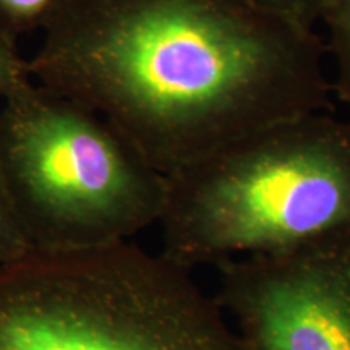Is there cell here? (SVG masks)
Listing matches in <instances>:
<instances>
[{"label": "cell", "mask_w": 350, "mask_h": 350, "mask_svg": "<svg viewBox=\"0 0 350 350\" xmlns=\"http://www.w3.org/2000/svg\"><path fill=\"white\" fill-rule=\"evenodd\" d=\"M314 28L242 0H68L28 60L169 177L256 131L331 111Z\"/></svg>", "instance_id": "obj_1"}, {"label": "cell", "mask_w": 350, "mask_h": 350, "mask_svg": "<svg viewBox=\"0 0 350 350\" xmlns=\"http://www.w3.org/2000/svg\"><path fill=\"white\" fill-rule=\"evenodd\" d=\"M159 226L188 271L350 237V119L305 113L169 175Z\"/></svg>", "instance_id": "obj_2"}, {"label": "cell", "mask_w": 350, "mask_h": 350, "mask_svg": "<svg viewBox=\"0 0 350 350\" xmlns=\"http://www.w3.org/2000/svg\"><path fill=\"white\" fill-rule=\"evenodd\" d=\"M0 350H248L191 271L122 242L0 266Z\"/></svg>", "instance_id": "obj_3"}, {"label": "cell", "mask_w": 350, "mask_h": 350, "mask_svg": "<svg viewBox=\"0 0 350 350\" xmlns=\"http://www.w3.org/2000/svg\"><path fill=\"white\" fill-rule=\"evenodd\" d=\"M0 174L31 252L130 242L167 198V177L111 122L33 78L0 106Z\"/></svg>", "instance_id": "obj_4"}, {"label": "cell", "mask_w": 350, "mask_h": 350, "mask_svg": "<svg viewBox=\"0 0 350 350\" xmlns=\"http://www.w3.org/2000/svg\"><path fill=\"white\" fill-rule=\"evenodd\" d=\"M216 301L248 350H350V237L222 261Z\"/></svg>", "instance_id": "obj_5"}, {"label": "cell", "mask_w": 350, "mask_h": 350, "mask_svg": "<svg viewBox=\"0 0 350 350\" xmlns=\"http://www.w3.org/2000/svg\"><path fill=\"white\" fill-rule=\"evenodd\" d=\"M318 23L325 25L326 49L334 62L332 93L350 107V0H325Z\"/></svg>", "instance_id": "obj_6"}, {"label": "cell", "mask_w": 350, "mask_h": 350, "mask_svg": "<svg viewBox=\"0 0 350 350\" xmlns=\"http://www.w3.org/2000/svg\"><path fill=\"white\" fill-rule=\"evenodd\" d=\"M68 0H0V29L16 39L46 28Z\"/></svg>", "instance_id": "obj_7"}, {"label": "cell", "mask_w": 350, "mask_h": 350, "mask_svg": "<svg viewBox=\"0 0 350 350\" xmlns=\"http://www.w3.org/2000/svg\"><path fill=\"white\" fill-rule=\"evenodd\" d=\"M31 252L8 198L0 174V266L13 262Z\"/></svg>", "instance_id": "obj_8"}, {"label": "cell", "mask_w": 350, "mask_h": 350, "mask_svg": "<svg viewBox=\"0 0 350 350\" xmlns=\"http://www.w3.org/2000/svg\"><path fill=\"white\" fill-rule=\"evenodd\" d=\"M31 80L28 60L20 55L16 39L0 29V100Z\"/></svg>", "instance_id": "obj_9"}, {"label": "cell", "mask_w": 350, "mask_h": 350, "mask_svg": "<svg viewBox=\"0 0 350 350\" xmlns=\"http://www.w3.org/2000/svg\"><path fill=\"white\" fill-rule=\"evenodd\" d=\"M242 2L297 21L308 28H314L325 0H242Z\"/></svg>", "instance_id": "obj_10"}]
</instances>
